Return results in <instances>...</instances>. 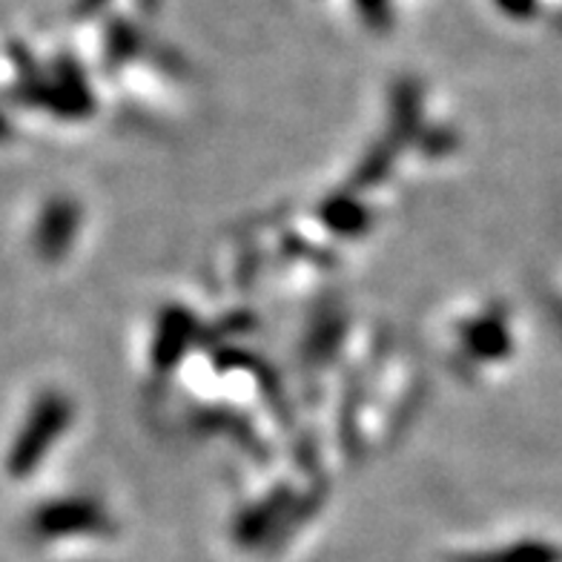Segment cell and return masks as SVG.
<instances>
[{
    "label": "cell",
    "mask_w": 562,
    "mask_h": 562,
    "mask_svg": "<svg viewBox=\"0 0 562 562\" xmlns=\"http://www.w3.org/2000/svg\"><path fill=\"white\" fill-rule=\"evenodd\" d=\"M445 362L468 382L496 379L517 356L514 322L503 302H482L451 313L442 330Z\"/></svg>",
    "instance_id": "1"
},
{
    "label": "cell",
    "mask_w": 562,
    "mask_h": 562,
    "mask_svg": "<svg viewBox=\"0 0 562 562\" xmlns=\"http://www.w3.org/2000/svg\"><path fill=\"white\" fill-rule=\"evenodd\" d=\"M75 422V402L69 393L58 387H46L32 400L30 411L23 414V422L18 425L15 437L9 442L7 474L12 480H30L41 471L49 453L60 437H67Z\"/></svg>",
    "instance_id": "2"
},
{
    "label": "cell",
    "mask_w": 562,
    "mask_h": 562,
    "mask_svg": "<svg viewBox=\"0 0 562 562\" xmlns=\"http://www.w3.org/2000/svg\"><path fill=\"white\" fill-rule=\"evenodd\" d=\"M110 517L104 505L92 496H58L37 505L30 517V533L37 542L75 540L78 533H106Z\"/></svg>",
    "instance_id": "3"
},
{
    "label": "cell",
    "mask_w": 562,
    "mask_h": 562,
    "mask_svg": "<svg viewBox=\"0 0 562 562\" xmlns=\"http://www.w3.org/2000/svg\"><path fill=\"white\" fill-rule=\"evenodd\" d=\"M83 210L75 199H49L37 213L32 224V247H35L37 259L46 265H58L64 256H69L81 236Z\"/></svg>",
    "instance_id": "4"
}]
</instances>
